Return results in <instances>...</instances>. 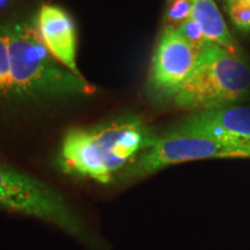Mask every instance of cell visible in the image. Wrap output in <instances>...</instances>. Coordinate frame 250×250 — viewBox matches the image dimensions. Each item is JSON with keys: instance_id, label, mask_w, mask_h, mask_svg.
Instances as JSON below:
<instances>
[{"instance_id": "6da1fadb", "label": "cell", "mask_w": 250, "mask_h": 250, "mask_svg": "<svg viewBox=\"0 0 250 250\" xmlns=\"http://www.w3.org/2000/svg\"><path fill=\"white\" fill-rule=\"evenodd\" d=\"M156 138L138 116L71 129L62 138L56 165L67 176L109 184Z\"/></svg>"}, {"instance_id": "7a4b0ae2", "label": "cell", "mask_w": 250, "mask_h": 250, "mask_svg": "<svg viewBox=\"0 0 250 250\" xmlns=\"http://www.w3.org/2000/svg\"><path fill=\"white\" fill-rule=\"evenodd\" d=\"M11 29V78L7 95L56 99L90 95L96 88L59 62L41 39L36 19L14 21Z\"/></svg>"}, {"instance_id": "3957f363", "label": "cell", "mask_w": 250, "mask_h": 250, "mask_svg": "<svg viewBox=\"0 0 250 250\" xmlns=\"http://www.w3.org/2000/svg\"><path fill=\"white\" fill-rule=\"evenodd\" d=\"M249 94V65L241 56L210 42L173 102L179 108L199 112L235 105Z\"/></svg>"}, {"instance_id": "277c9868", "label": "cell", "mask_w": 250, "mask_h": 250, "mask_svg": "<svg viewBox=\"0 0 250 250\" xmlns=\"http://www.w3.org/2000/svg\"><path fill=\"white\" fill-rule=\"evenodd\" d=\"M0 208L45 221L87 246L94 240L67 199L44 181L0 162Z\"/></svg>"}, {"instance_id": "5b68a950", "label": "cell", "mask_w": 250, "mask_h": 250, "mask_svg": "<svg viewBox=\"0 0 250 250\" xmlns=\"http://www.w3.org/2000/svg\"><path fill=\"white\" fill-rule=\"evenodd\" d=\"M227 158L250 159V144L233 139L164 133L118 177L121 183L130 184L174 165Z\"/></svg>"}, {"instance_id": "8992f818", "label": "cell", "mask_w": 250, "mask_h": 250, "mask_svg": "<svg viewBox=\"0 0 250 250\" xmlns=\"http://www.w3.org/2000/svg\"><path fill=\"white\" fill-rule=\"evenodd\" d=\"M203 49L190 43L177 30L164 28L149 68V93L155 99L173 100L195 70Z\"/></svg>"}, {"instance_id": "52a82bcc", "label": "cell", "mask_w": 250, "mask_h": 250, "mask_svg": "<svg viewBox=\"0 0 250 250\" xmlns=\"http://www.w3.org/2000/svg\"><path fill=\"white\" fill-rule=\"evenodd\" d=\"M165 133L233 139L250 144V107L230 105L193 112Z\"/></svg>"}, {"instance_id": "ba28073f", "label": "cell", "mask_w": 250, "mask_h": 250, "mask_svg": "<svg viewBox=\"0 0 250 250\" xmlns=\"http://www.w3.org/2000/svg\"><path fill=\"white\" fill-rule=\"evenodd\" d=\"M36 23L41 39L52 56L74 74L83 77L77 64V29L70 15L58 6L43 5Z\"/></svg>"}, {"instance_id": "9c48e42d", "label": "cell", "mask_w": 250, "mask_h": 250, "mask_svg": "<svg viewBox=\"0 0 250 250\" xmlns=\"http://www.w3.org/2000/svg\"><path fill=\"white\" fill-rule=\"evenodd\" d=\"M192 19L212 43L240 56V48L228 29L226 21L214 0H189Z\"/></svg>"}, {"instance_id": "30bf717a", "label": "cell", "mask_w": 250, "mask_h": 250, "mask_svg": "<svg viewBox=\"0 0 250 250\" xmlns=\"http://www.w3.org/2000/svg\"><path fill=\"white\" fill-rule=\"evenodd\" d=\"M225 13L232 26L242 34H250V0H223Z\"/></svg>"}, {"instance_id": "8fae6325", "label": "cell", "mask_w": 250, "mask_h": 250, "mask_svg": "<svg viewBox=\"0 0 250 250\" xmlns=\"http://www.w3.org/2000/svg\"><path fill=\"white\" fill-rule=\"evenodd\" d=\"M12 23L0 26V94H7L11 78V58H9V42H11Z\"/></svg>"}, {"instance_id": "7c38bea8", "label": "cell", "mask_w": 250, "mask_h": 250, "mask_svg": "<svg viewBox=\"0 0 250 250\" xmlns=\"http://www.w3.org/2000/svg\"><path fill=\"white\" fill-rule=\"evenodd\" d=\"M191 18V5L189 0H166L165 28L176 30Z\"/></svg>"}, {"instance_id": "4fadbf2b", "label": "cell", "mask_w": 250, "mask_h": 250, "mask_svg": "<svg viewBox=\"0 0 250 250\" xmlns=\"http://www.w3.org/2000/svg\"><path fill=\"white\" fill-rule=\"evenodd\" d=\"M183 37L189 41L190 43H192L193 45L198 46V48L203 49L204 46L210 43V41L208 40V37L205 36L204 31L202 30V28L196 23V21L193 19H189L187 22H184L179 29H176Z\"/></svg>"}]
</instances>
